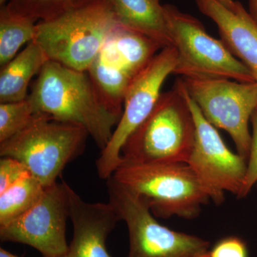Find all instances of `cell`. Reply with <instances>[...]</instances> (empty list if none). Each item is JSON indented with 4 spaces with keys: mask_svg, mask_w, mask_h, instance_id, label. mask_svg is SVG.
Returning a JSON list of instances; mask_svg holds the SVG:
<instances>
[{
    "mask_svg": "<svg viewBox=\"0 0 257 257\" xmlns=\"http://www.w3.org/2000/svg\"><path fill=\"white\" fill-rule=\"evenodd\" d=\"M28 98L37 112L85 128L101 151L121 118L106 105L87 72L53 61L42 67Z\"/></svg>",
    "mask_w": 257,
    "mask_h": 257,
    "instance_id": "6da1fadb",
    "label": "cell"
},
{
    "mask_svg": "<svg viewBox=\"0 0 257 257\" xmlns=\"http://www.w3.org/2000/svg\"><path fill=\"white\" fill-rule=\"evenodd\" d=\"M195 138V123L182 79L162 93L153 110L128 137L121 162L187 163Z\"/></svg>",
    "mask_w": 257,
    "mask_h": 257,
    "instance_id": "7a4b0ae2",
    "label": "cell"
},
{
    "mask_svg": "<svg viewBox=\"0 0 257 257\" xmlns=\"http://www.w3.org/2000/svg\"><path fill=\"white\" fill-rule=\"evenodd\" d=\"M119 25L110 0H98L38 22L33 41L49 60L87 72Z\"/></svg>",
    "mask_w": 257,
    "mask_h": 257,
    "instance_id": "3957f363",
    "label": "cell"
},
{
    "mask_svg": "<svg viewBox=\"0 0 257 257\" xmlns=\"http://www.w3.org/2000/svg\"><path fill=\"white\" fill-rule=\"evenodd\" d=\"M111 178L147 199L157 217H197L211 200L187 163L121 162Z\"/></svg>",
    "mask_w": 257,
    "mask_h": 257,
    "instance_id": "277c9868",
    "label": "cell"
},
{
    "mask_svg": "<svg viewBox=\"0 0 257 257\" xmlns=\"http://www.w3.org/2000/svg\"><path fill=\"white\" fill-rule=\"evenodd\" d=\"M88 136L82 126L37 112L21 132L0 143V155L20 161L32 177L50 187L82 153Z\"/></svg>",
    "mask_w": 257,
    "mask_h": 257,
    "instance_id": "5b68a950",
    "label": "cell"
},
{
    "mask_svg": "<svg viewBox=\"0 0 257 257\" xmlns=\"http://www.w3.org/2000/svg\"><path fill=\"white\" fill-rule=\"evenodd\" d=\"M106 185L109 202L127 227L126 257H209L210 243L207 240L161 224L145 198L111 177Z\"/></svg>",
    "mask_w": 257,
    "mask_h": 257,
    "instance_id": "8992f818",
    "label": "cell"
},
{
    "mask_svg": "<svg viewBox=\"0 0 257 257\" xmlns=\"http://www.w3.org/2000/svg\"><path fill=\"white\" fill-rule=\"evenodd\" d=\"M169 32L177 51L173 74L189 78H224L256 82L249 69L224 42L210 36L192 15L172 5H164Z\"/></svg>",
    "mask_w": 257,
    "mask_h": 257,
    "instance_id": "52a82bcc",
    "label": "cell"
},
{
    "mask_svg": "<svg viewBox=\"0 0 257 257\" xmlns=\"http://www.w3.org/2000/svg\"><path fill=\"white\" fill-rule=\"evenodd\" d=\"M181 79L204 117L229 134L238 154L248 160L251 141L248 125L257 107V83L224 78Z\"/></svg>",
    "mask_w": 257,
    "mask_h": 257,
    "instance_id": "ba28073f",
    "label": "cell"
},
{
    "mask_svg": "<svg viewBox=\"0 0 257 257\" xmlns=\"http://www.w3.org/2000/svg\"><path fill=\"white\" fill-rule=\"evenodd\" d=\"M177 58L175 47H165L132 80L125 94L121 118L96 162L101 179L110 178L121 164V149L125 142L153 110L164 82L173 74Z\"/></svg>",
    "mask_w": 257,
    "mask_h": 257,
    "instance_id": "9c48e42d",
    "label": "cell"
},
{
    "mask_svg": "<svg viewBox=\"0 0 257 257\" xmlns=\"http://www.w3.org/2000/svg\"><path fill=\"white\" fill-rule=\"evenodd\" d=\"M184 89L195 123L194 145L187 163L207 190L211 200L220 204L224 201L225 192L236 196L239 194L246 175L247 160L228 148L215 126L204 117L184 86Z\"/></svg>",
    "mask_w": 257,
    "mask_h": 257,
    "instance_id": "30bf717a",
    "label": "cell"
},
{
    "mask_svg": "<svg viewBox=\"0 0 257 257\" xmlns=\"http://www.w3.org/2000/svg\"><path fill=\"white\" fill-rule=\"evenodd\" d=\"M68 187L64 181L46 187L30 210L0 226L2 241L28 245L43 257L65 256L69 251L66 238L69 219Z\"/></svg>",
    "mask_w": 257,
    "mask_h": 257,
    "instance_id": "8fae6325",
    "label": "cell"
},
{
    "mask_svg": "<svg viewBox=\"0 0 257 257\" xmlns=\"http://www.w3.org/2000/svg\"><path fill=\"white\" fill-rule=\"evenodd\" d=\"M68 195L73 238L64 257H111L106 239L121 221L114 206L109 202H85L69 185Z\"/></svg>",
    "mask_w": 257,
    "mask_h": 257,
    "instance_id": "7c38bea8",
    "label": "cell"
},
{
    "mask_svg": "<svg viewBox=\"0 0 257 257\" xmlns=\"http://www.w3.org/2000/svg\"><path fill=\"white\" fill-rule=\"evenodd\" d=\"M201 13L217 26L221 41L244 64L257 83V21L239 2L226 8L217 0H195Z\"/></svg>",
    "mask_w": 257,
    "mask_h": 257,
    "instance_id": "4fadbf2b",
    "label": "cell"
},
{
    "mask_svg": "<svg viewBox=\"0 0 257 257\" xmlns=\"http://www.w3.org/2000/svg\"><path fill=\"white\" fill-rule=\"evenodd\" d=\"M120 26L150 37L162 47L173 46L161 0H110Z\"/></svg>",
    "mask_w": 257,
    "mask_h": 257,
    "instance_id": "5bb4252c",
    "label": "cell"
},
{
    "mask_svg": "<svg viewBox=\"0 0 257 257\" xmlns=\"http://www.w3.org/2000/svg\"><path fill=\"white\" fill-rule=\"evenodd\" d=\"M162 49L158 42L150 37L119 25L100 53L106 58L119 64L135 77Z\"/></svg>",
    "mask_w": 257,
    "mask_h": 257,
    "instance_id": "9a60e30c",
    "label": "cell"
},
{
    "mask_svg": "<svg viewBox=\"0 0 257 257\" xmlns=\"http://www.w3.org/2000/svg\"><path fill=\"white\" fill-rule=\"evenodd\" d=\"M49 61L41 47L35 41L1 67L0 103L15 102L28 98L32 79Z\"/></svg>",
    "mask_w": 257,
    "mask_h": 257,
    "instance_id": "2e32d148",
    "label": "cell"
},
{
    "mask_svg": "<svg viewBox=\"0 0 257 257\" xmlns=\"http://www.w3.org/2000/svg\"><path fill=\"white\" fill-rule=\"evenodd\" d=\"M87 72L108 107L121 116L125 94L134 77L101 53Z\"/></svg>",
    "mask_w": 257,
    "mask_h": 257,
    "instance_id": "e0dca14e",
    "label": "cell"
},
{
    "mask_svg": "<svg viewBox=\"0 0 257 257\" xmlns=\"http://www.w3.org/2000/svg\"><path fill=\"white\" fill-rule=\"evenodd\" d=\"M35 19L8 8L0 10V66L3 67L18 55L20 48L33 41L36 34Z\"/></svg>",
    "mask_w": 257,
    "mask_h": 257,
    "instance_id": "ac0fdd59",
    "label": "cell"
},
{
    "mask_svg": "<svg viewBox=\"0 0 257 257\" xmlns=\"http://www.w3.org/2000/svg\"><path fill=\"white\" fill-rule=\"evenodd\" d=\"M45 188L31 175L0 193V226L18 219L37 204Z\"/></svg>",
    "mask_w": 257,
    "mask_h": 257,
    "instance_id": "d6986e66",
    "label": "cell"
},
{
    "mask_svg": "<svg viewBox=\"0 0 257 257\" xmlns=\"http://www.w3.org/2000/svg\"><path fill=\"white\" fill-rule=\"evenodd\" d=\"M98 0H8V8L35 19L37 22L50 20Z\"/></svg>",
    "mask_w": 257,
    "mask_h": 257,
    "instance_id": "ffe728a7",
    "label": "cell"
},
{
    "mask_svg": "<svg viewBox=\"0 0 257 257\" xmlns=\"http://www.w3.org/2000/svg\"><path fill=\"white\" fill-rule=\"evenodd\" d=\"M36 113L28 96L23 101L0 103V143L21 132Z\"/></svg>",
    "mask_w": 257,
    "mask_h": 257,
    "instance_id": "44dd1931",
    "label": "cell"
},
{
    "mask_svg": "<svg viewBox=\"0 0 257 257\" xmlns=\"http://www.w3.org/2000/svg\"><path fill=\"white\" fill-rule=\"evenodd\" d=\"M251 123L252 134L249 155L247 160V168L242 187L236 196L237 199L246 197L257 183V107L251 115Z\"/></svg>",
    "mask_w": 257,
    "mask_h": 257,
    "instance_id": "7402d4cb",
    "label": "cell"
},
{
    "mask_svg": "<svg viewBox=\"0 0 257 257\" xmlns=\"http://www.w3.org/2000/svg\"><path fill=\"white\" fill-rule=\"evenodd\" d=\"M30 175L31 174L26 166L20 161L13 157H2L0 160V193Z\"/></svg>",
    "mask_w": 257,
    "mask_h": 257,
    "instance_id": "603a6c76",
    "label": "cell"
},
{
    "mask_svg": "<svg viewBox=\"0 0 257 257\" xmlns=\"http://www.w3.org/2000/svg\"><path fill=\"white\" fill-rule=\"evenodd\" d=\"M209 257H248L246 243L236 236H228L218 241L210 249Z\"/></svg>",
    "mask_w": 257,
    "mask_h": 257,
    "instance_id": "cb8c5ba5",
    "label": "cell"
},
{
    "mask_svg": "<svg viewBox=\"0 0 257 257\" xmlns=\"http://www.w3.org/2000/svg\"><path fill=\"white\" fill-rule=\"evenodd\" d=\"M249 13L257 21V0H249Z\"/></svg>",
    "mask_w": 257,
    "mask_h": 257,
    "instance_id": "d4e9b609",
    "label": "cell"
},
{
    "mask_svg": "<svg viewBox=\"0 0 257 257\" xmlns=\"http://www.w3.org/2000/svg\"><path fill=\"white\" fill-rule=\"evenodd\" d=\"M217 1H219L221 4L224 5L226 8H229V9L234 8L235 2H236L234 1V0H217Z\"/></svg>",
    "mask_w": 257,
    "mask_h": 257,
    "instance_id": "484cf974",
    "label": "cell"
},
{
    "mask_svg": "<svg viewBox=\"0 0 257 257\" xmlns=\"http://www.w3.org/2000/svg\"><path fill=\"white\" fill-rule=\"evenodd\" d=\"M0 257H19L16 255L13 254L10 251H7L3 248H0Z\"/></svg>",
    "mask_w": 257,
    "mask_h": 257,
    "instance_id": "4316f807",
    "label": "cell"
},
{
    "mask_svg": "<svg viewBox=\"0 0 257 257\" xmlns=\"http://www.w3.org/2000/svg\"><path fill=\"white\" fill-rule=\"evenodd\" d=\"M256 185L257 186V183H256Z\"/></svg>",
    "mask_w": 257,
    "mask_h": 257,
    "instance_id": "83f0119b",
    "label": "cell"
}]
</instances>
